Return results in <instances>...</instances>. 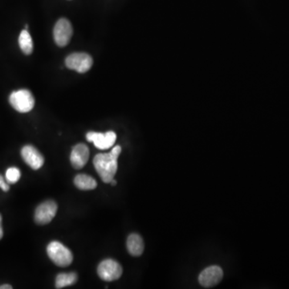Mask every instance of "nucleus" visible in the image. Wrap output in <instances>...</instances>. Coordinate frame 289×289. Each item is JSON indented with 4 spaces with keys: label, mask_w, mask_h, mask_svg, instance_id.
Listing matches in <instances>:
<instances>
[{
    "label": "nucleus",
    "mask_w": 289,
    "mask_h": 289,
    "mask_svg": "<svg viewBox=\"0 0 289 289\" xmlns=\"http://www.w3.org/2000/svg\"><path fill=\"white\" fill-rule=\"evenodd\" d=\"M92 56L85 52H75L68 55L65 60L67 68L76 71L79 73H85L92 68Z\"/></svg>",
    "instance_id": "5"
},
{
    "label": "nucleus",
    "mask_w": 289,
    "mask_h": 289,
    "mask_svg": "<svg viewBox=\"0 0 289 289\" xmlns=\"http://www.w3.org/2000/svg\"><path fill=\"white\" fill-rule=\"evenodd\" d=\"M21 170L16 167H10L5 174L6 181L8 184H15L21 179Z\"/></svg>",
    "instance_id": "16"
},
{
    "label": "nucleus",
    "mask_w": 289,
    "mask_h": 289,
    "mask_svg": "<svg viewBox=\"0 0 289 289\" xmlns=\"http://www.w3.org/2000/svg\"><path fill=\"white\" fill-rule=\"evenodd\" d=\"M86 139L88 142H92L98 149L105 150L109 149L114 145L117 135L113 131H109L105 133L89 132L86 134Z\"/></svg>",
    "instance_id": "8"
},
{
    "label": "nucleus",
    "mask_w": 289,
    "mask_h": 289,
    "mask_svg": "<svg viewBox=\"0 0 289 289\" xmlns=\"http://www.w3.org/2000/svg\"><path fill=\"white\" fill-rule=\"evenodd\" d=\"M126 245L128 252L131 256H140L143 253L145 245L142 238L139 235L131 234L128 237Z\"/></svg>",
    "instance_id": "12"
},
{
    "label": "nucleus",
    "mask_w": 289,
    "mask_h": 289,
    "mask_svg": "<svg viewBox=\"0 0 289 289\" xmlns=\"http://www.w3.org/2000/svg\"><path fill=\"white\" fill-rule=\"evenodd\" d=\"M122 147L116 146L109 153H98L94 157L93 165L97 172L105 183H110L118 171V157Z\"/></svg>",
    "instance_id": "1"
},
{
    "label": "nucleus",
    "mask_w": 289,
    "mask_h": 289,
    "mask_svg": "<svg viewBox=\"0 0 289 289\" xmlns=\"http://www.w3.org/2000/svg\"><path fill=\"white\" fill-rule=\"evenodd\" d=\"M110 183L112 186H115V185L117 184V181L114 180V179H113L112 181H111Z\"/></svg>",
    "instance_id": "20"
},
{
    "label": "nucleus",
    "mask_w": 289,
    "mask_h": 289,
    "mask_svg": "<svg viewBox=\"0 0 289 289\" xmlns=\"http://www.w3.org/2000/svg\"><path fill=\"white\" fill-rule=\"evenodd\" d=\"M78 281V275L75 273H61L55 279V287L63 288L72 285Z\"/></svg>",
    "instance_id": "15"
},
{
    "label": "nucleus",
    "mask_w": 289,
    "mask_h": 289,
    "mask_svg": "<svg viewBox=\"0 0 289 289\" xmlns=\"http://www.w3.org/2000/svg\"><path fill=\"white\" fill-rule=\"evenodd\" d=\"M0 188L5 192L8 191L10 188L9 185L7 183V181L4 180L2 175H0Z\"/></svg>",
    "instance_id": "17"
},
{
    "label": "nucleus",
    "mask_w": 289,
    "mask_h": 289,
    "mask_svg": "<svg viewBox=\"0 0 289 289\" xmlns=\"http://www.w3.org/2000/svg\"><path fill=\"white\" fill-rule=\"evenodd\" d=\"M57 204L53 200L45 201L38 206L35 213V221L37 224L49 223L57 212Z\"/></svg>",
    "instance_id": "7"
},
{
    "label": "nucleus",
    "mask_w": 289,
    "mask_h": 289,
    "mask_svg": "<svg viewBox=\"0 0 289 289\" xmlns=\"http://www.w3.org/2000/svg\"><path fill=\"white\" fill-rule=\"evenodd\" d=\"M21 156L24 162L31 168V169H41L45 164V158L40 153L36 148L31 145H27L21 149Z\"/></svg>",
    "instance_id": "10"
},
{
    "label": "nucleus",
    "mask_w": 289,
    "mask_h": 289,
    "mask_svg": "<svg viewBox=\"0 0 289 289\" xmlns=\"http://www.w3.org/2000/svg\"><path fill=\"white\" fill-rule=\"evenodd\" d=\"M73 30L70 21L67 18H60L55 23L53 30L54 41L60 47H65L68 45L72 38Z\"/></svg>",
    "instance_id": "6"
},
{
    "label": "nucleus",
    "mask_w": 289,
    "mask_h": 289,
    "mask_svg": "<svg viewBox=\"0 0 289 289\" xmlns=\"http://www.w3.org/2000/svg\"><path fill=\"white\" fill-rule=\"evenodd\" d=\"M89 147L83 143H80L76 145L72 148V153H71L70 161L72 166L75 169H82L89 159Z\"/></svg>",
    "instance_id": "11"
},
{
    "label": "nucleus",
    "mask_w": 289,
    "mask_h": 289,
    "mask_svg": "<svg viewBox=\"0 0 289 289\" xmlns=\"http://www.w3.org/2000/svg\"><path fill=\"white\" fill-rule=\"evenodd\" d=\"M9 102L17 112L21 113L30 112L35 106V98L28 89H20L11 92Z\"/></svg>",
    "instance_id": "3"
},
{
    "label": "nucleus",
    "mask_w": 289,
    "mask_h": 289,
    "mask_svg": "<svg viewBox=\"0 0 289 289\" xmlns=\"http://www.w3.org/2000/svg\"><path fill=\"white\" fill-rule=\"evenodd\" d=\"M12 288V286L9 285V284H4V285L0 286V289H11Z\"/></svg>",
    "instance_id": "19"
},
{
    "label": "nucleus",
    "mask_w": 289,
    "mask_h": 289,
    "mask_svg": "<svg viewBox=\"0 0 289 289\" xmlns=\"http://www.w3.org/2000/svg\"><path fill=\"white\" fill-rule=\"evenodd\" d=\"M18 45L25 55H30L33 52V41L28 30L24 29L21 31L18 37Z\"/></svg>",
    "instance_id": "14"
},
{
    "label": "nucleus",
    "mask_w": 289,
    "mask_h": 289,
    "mask_svg": "<svg viewBox=\"0 0 289 289\" xmlns=\"http://www.w3.org/2000/svg\"><path fill=\"white\" fill-rule=\"evenodd\" d=\"M3 236H4V230L2 227V216L0 215V240L2 239Z\"/></svg>",
    "instance_id": "18"
},
{
    "label": "nucleus",
    "mask_w": 289,
    "mask_h": 289,
    "mask_svg": "<svg viewBox=\"0 0 289 289\" xmlns=\"http://www.w3.org/2000/svg\"><path fill=\"white\" fill-rule=\"evenodd\" d=\"M74 184L81 190H94L98 186L97 181L92 176L84 174L76 175L74 179Z\"/></svg>",
    "instance_id": "13"
},
{
    "label": "nucleus",
    "mask_w": 289,
    "mask_h": 289,
    "mask_svg": "<svg viewBox=\"0 0 289 289\" xmlns=\"http://www.w3.org/2000/svg\"><path fill=\"white\" fill-rule=\"evenodd\" d=\"M47 253L50 260L59 267L69 266L73 260L72 252L58 241L51 242L48 245Z\"/></svg>",
    "instance_id": "2"
},
{
    "label": "nucleus",
    "mask_w": 289,
    "mask_h": 289,
    "mask_svg": "<svg viewBox=\"0 0 289 289\" xmlns=\"http://www.w3.org/2000/svg\"><path fill=\"white\" fill-rule=\"evenodd\" d=\"M223 277V272L219 266L206 267L200 273L199 281L204 287H212L219 284Z\"/></svg>",
    "instance_id": "9"
},
{
    "label": "nucleus",
    "mask_w": 289,
    "mask_h": 289,
    "mask_svg": "<svg viewBox=\"0 0 289 289\" xmlns=\"http://www.w3.org/2000/svg\"><path fill=\"white\" fill-rule=\"evenodd\" d=\"M123 269L120 263L112 259H107L100 263L98 274L100 278L105 281H114L122 276Z\"/></svg>",
    "instance_id": "4"
}]
</instances>
